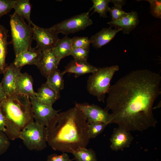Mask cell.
<instances>
[{
    "mask_svg": "<svg viewBox=\"0 0 161 161\" xmlns=\"http://www.w3.org/2000/svg\"><path fill=\"white\" fill-rule=\"evenodd\" d=\"M108 125L102 122H93L88 125V131L90 138L96 137L104 130Z\"/></svg>",
    "mask_w": 161,
    "mask_h": 161,
    "instance_id": "cell-27",
    "label": "cell"
},
{
    "mask_svg": "<svg viewBox=\"0 0 161 161\" xmlns=\"http://www.w3.org/2000/svg\"><path fill=\"white\" fill-rule=\"evenodd\" d=\"M150 4V12L152 15L157 18H161V0H147Z\"/></svg>",
    "mask_w": 161,
    "mask_h": 161,
    "instance_id": "cell-30",
    "label": "cell"
},
{
    "mask_svg": "<svg viewBox=\"0 0 161 161\" xmlns=\"http://www.w3.org/2000/svg\"><path fill=\"white\" fill-rule=\"evenodd\" d=\"M33 81L32 77L27 73H20L17 76L16 83V93L29 98L35 97L36 92L33 88Z\"/></svg>",
    "mask_w": 161,
    "mask_h": 161,
    "instance_id": "cell-16",
    "label": "cell"
},
{
    "mask_svg": "<svg viewBox=\"0 0 161 161\" xmlns=\"http://www.w3.org/2000/svg\"><path fill=\"white\" fill-rule=\"evenodd\" d=\"M60 97V93H57L51 89L46 83H43L37 92L35 97L40 103L52 106Z\"/></svg>",
    "mask_w": 161,
    "mask_h": 161,
    "instance_id": "cell-19",
    "label": "cell"
},
{
    "mask_svg": "<svg viewBox=\"0 0 161 161\" xmlns=\"http://www.w3.org/2000/svg\"><path fill=\"white\" fill-rule=\"evenodd\" d=\"M21 68L16 66L13 63L8 65L3 73V77L1 82L7 96L15 93L16 78L21 73Z\"/></svg>",
    "mask_w": 161,
    "mask_h": 161,
    "instance_id": "cell-12",
    "label": "cell"
},
{
    "mask_svg": "<svg viewBox=\"0 0 161 161\" xmlns=\"http://www.w3.org/2000/svg\"><path fill=\"white\" fill-rule=\"evenodd\" d=\"M121 30L111 27L103 28L99 32L92 35L90 39L91 44L95 48L99 49L106 45L111 41L117 33Z\"/></svg>",
    "mask_w": 161,
    "mask_h": 161,
    "instance_id": "cell-18",
    "label": "cell"
},
{
    "mask_svg": "<svg viewBox=\"0 0 161 161\" xmlns=\"http://www.w3.org/2000/svg\"><path fill=\"white\" fill-rule=\"evenodd\" d=\"M97 68L90 64L87 61H77L73 59L65 67L62 72L64 75L67 73H73L75 78H77L86 74L92 73Z\"/></svg>",
    "mask_w": 161,
    "mask_h": 161,
    "instance_id": "cell-17",
    "label": "cell"
},
{
    "mask_svg": "<svg viewBox=\"0 0 161 161\" xmlns=\"http://www.w3.org/2000/svg\"><path fill=\"white\" fill-rule=\"evenodd\" d=\"M75 105L81 110L88 124L100 122L108 125L112 123L113 117L108 110L94 104L76 103Z\"/></svg>",
    "mask_w": 161,
    "mask_h": 161,
    "instance_id": "cell-9",
    "label": "cell"
},
{
    "mask_svg": "<svg viewBox=\"0 0 161 161\" xmlns=\"http://www.w3.org/2000/svg\"><path fill=\"white\" fill-rule=\"evenodd\" d=\"M7 96L4 90L0 83V102L5 99Z\"/></svg>",
    "mask_w": 161,
    "mask_h": 161,
    "instance_id": "cell-35",
    "label": "cell"
},
{
    "mask_svg": "<svg viewBox=\"0 0 161 161\" xmlns=\"http://www.w3.org/2000/svg\"><path fill=\"white\" fill-rule=\"evenodd\" d=\"M119 69L117 65L97 68L88 79L87 89L88 92L96 97L99 101L104 102L106 95L111 86L110 82Z\"/></svg>",
    "mask_w": 161,
    "mask_h": 161,
    "instance_id": "cell-5",
    "label": "cell"
},
{
    "mask_svg": "<svg viewBox=\"0 0 161 161\" xmlns=\"http://www.w3.org/2000/svg\"><path fill=\"white\" fill-rule=\"evenodd\" d=\"M89 49L82 48H73L71 54L74 60L77 61H87Z\"/></svg>",
    "mask_w": 161,
    "mask_h": 161,
    "instance_id": "cell-28",
    "label": "cell"
},
{
    "mask_svg": "<svg viewBox=\"0 0 161 161\" xmlns=\"http://www.w3.org/2000/svg\"><path fill=\"white\" fill-rule=\"evenodd\" d=\"M0 108L6 120L4 133L10 140L19 138L21 131L34 121L30 98L15 93L0 102Z\"/></svg>",
    "mask_w": 161,
    "mask_h": 161,
    "instance_id": "cell-3",
    "label": "cell"
},
{
    "mask_svg": "<svg viewBox=\"0 0 161 161\" xmlns=\"http://www.w3.org/2000/svg\"><path fill=\"white\" fill-rule=\"evenodd\" d=\"M110 2L112 3L114 6L109 7V12L112 18V21L117 20L125 15L126 13L122 9V7L125 4L126 1L123 0H112Z\"/></svg>",
    "mask_w": 161,
    "mask_h": 161,
    "instance_id": "cell-25",
    "label": "cell"
},
{
    "mask_svg": "<svg viewBox=\"0 0 161 161\" xmlns=\"http://www.w3.org/2000/svg\"><path fill=\"white\" fill-rule=\"evenodd\" d=\"M72 48H82L89 49L91 43L87 37L75 36L71 38Z\"/></svg>",
    "mask_w": 161,
    "mask_h": 161,
    "instance_id": "cell-29",
    "label": "cell"
},
{
    "mask_svg": "<svg viewBox=\"0 0 161 161\" xmlns=\"http://www.w3.org/2000/svg\"><path fill=\"white\" fill-rule=\"evenodd\" d=\"M59 64L52 49L42 51L40 60L36 66L41 74L46 78L58 69Z\"/></svg>",
    "mask_w": 161,
    "mask_h": 161,
    "instance_id": "cell-13",
    "label": "cell"
},
{
    "mask_svg": "<svg viewBox=\"0 0 161 161\" xmlns=\"http://www.w3.org/2000/svg\"><path fill=\"white\" fill-rule=\"evenodd\" d=\"M72 154L76 161H97L95 153L91 148H80Z\"/></svg>",
    "mask_w": 161,
    "mask_h": 161,
    "instance_id": "cell-24",
    "label": "cell"
},
{
    "mask_svg": "<svg viewBox=\"0 0 161 161\" xmlns=\"http://www.w3.org/2000/svg\"><path fill=\"white\" fill-rule=\"evenodd\" d=\"M10 17L12 40L9 43L13 44L16 56L32 47V27L26 23L23 18L14 13Z\"/></svg>",
    "mask_w": 161,
    "mask_h": 161,
    "instance_id": "cell-4",
    "label": "cell"
},
{
    "mask_svg": "<svg viewBox=\"0 0 161 161\" xmlns=\"http://www.w3.org/2000/svg\"><path fill=\"white\" fill-rule=\"evenodd\" d=\"M42 52L36 47H31L16 56L13 63L18 67L21 68L27 65L36 66L40 60Z\"/></svg>",
    "mask_w": 161,
    "mask_h": 161,
    "instance_id": "cell-15",
    "label": "cell"
},
{
    "mask_svg": "<svg viewBox=\"0 0 161 161\" xmlns=\"http://www.w3.org/2000/svg\"><path fill=\"white\" fill-rule=\"evenodd\" d=\"M139 22L138 16L137 12L131 11L126 13L120 19L111 20L107 23L111 27H114L121 30L125 34H129L138 25Z\"/></svg>",
    "mask_w": 161,
    "mask_h": 161,
    "instance_id": "cell-14",
    "label": "cell"
},
{
    "mask_svg": "<svg viewBox=\"0 0 161 161\" xmlns=\"http://www.w3.org/2000/svg\"><path fill=\"white\" fill-rule=\"evenodd\" d=\"M133 139L129 131L119 127L114 128L110 139V148L115 151H123L129 147Z\"/></svg>",
    "mask_w": 161,
    "mask_h": 161,
    "instance_id": "cell-11",
    "label": "cell"
},
{
    "mask_svg": "<svg viewBox=\"0 0 161 161\" xmlns=\"http://www.w3.org/2000/svg\"><path fill=\"white\" fill-rule=\"evenodd\" d=\"M161 82L159 73L143 69L133 71L111 86L105 109L112 112V123L129 132L155 127L153 106L161 94Z\"/></svg>",
    "mask_w": 161,
    "mask_h": 161,
    "instance_id": "cell-1",
    "label": "cell"
},
{
    "mask_svg": "<svg viewBox=\"0 0 161 161\" xmlns=\"http://www.w3.org/2000/svg\"><path fill=\"white\" fill-rule=\"evenodd\" d=\"M89 11L82 13L66 19L50 27L58 33L67 35L83 30L93 24L90 18Z\"/></svg>",
    "mask_w": 161,
    "mask_h": 161,
    "instance_id": "cell-7",
    "label": "cell"
},
{
    "mask_svg": "<svg viewBox=\"0 0 161 161\" xmlns=\"http://www.w3.org/2000/svg\"><path fill=\"white\" fill-rule=\"evenodd\" d=\"M19 138L29 150H43L47 147L46 127L33 121L21 131Z\"/></svg>",
    "mask_w": 161,
    "mask_h": 161,
    "instance_id": "cell-6",
    "label": "cell"
},
{
    "mask_svg": "<svg viewBox=\"0 0 161 161\" xmlns=\"http://www.w3.org/2000/svg\"><path fill=\"white\" fill-rule=\"evenodd\" d=\"M64 74L58 69L52 72L47 78L46 82L52 90L57 93L63 89L64 86Z\"/></svg>",
    "mask_w": 161,
    "mask_h": 161,
    "instance_id": "cell-23",
    "label": "cell"
},
{
    "mask_svg": "<svg viewBox=\"0 0 161 161\" xmlns=\"http://www.w3.org/2000/svg\"><path fill=\"white\" fill-rule=\"evenodd\" d=\"M86 119L76 106L58 113L46 126L47 142L53 150L72 153L86 148L90 138Z\"/></svg>",
    "mask_w": 161,
    "mask_h": 161,
    "instance_id": "cell-2",
    "label": "cell"
},
{
    "mask_svg": "<svg viewBox=\"0 0 161 161\" xmlns=\"http://www.w3.org/2000/svg\"><path fill=\"white\" fill-rule=\"evenodd\" d=\"M31 25L32 39L37 43L36 47L42 51L52 49L60 39L58 33L51 27H41L33 23Z\"/></svg>",
    "mask_w": 161,
    "mask_h": 161,
    "instance_id": "cell-8",
    "label": "cell"
},
{
    "mask_svg": "<svg viewBox=\"0 0 161 161\" xmlns=\"http://www.w3.org/2000/svg\"><path fill=\"white\" fill-rule=\"evenodd\" d=\"M10 140L4 132L0 131V155L6 152L10 145Z\"/></svg>",
    "mask_w": 161,
    "mask_h": 161,
    "instance_id": "cell-32",
    "label": "cell"
},
{
    "mask_svg": "<svg viewBox=\"0 0 161 161\" xmlns=\"http://www.w3.org/2000/svg\"><path fill=\"white\" fill-rule=\"evenodd\" d=\"M6 130V120L0 108V131L4 132Z\"/></svg>",
    "mask_w": 161,
    "mask_h": 161,
    "instance_id": "cell-34",
    "label": "cell"
},
{
    "mask_svg": "<svg viewBox=\"0 0 161 161\" xmlns=\"http://www.w3.org/2000/svg\"><path fill=\"white\" fill-rule=\"evenodd\" d=\"M8 30L0 23V74H3L8 66L6 59L7 52Z\"/></svg>",
    "mask_w": 161,
    "mask_h": 161,
    "instance_id": "cell-20",
    "label": "cell"
},
{
    "mask_svg": "<svg viewBox=\"0 0 161 161\" xmlns=\"http://www.w3.org/2000/svg\"><path fill=\"white\" fill-rule=\"evenodd\" d=\"M72 49L71 38L66 35L60 39L52 50L60 63L62 59L70 55Z\"/></svg>",
    "mask_w": 161,
    "mask_h": 161,
    "instance_id": "cell-21",
    "label": "cell"
},
{
    "mask_svg": "<svg viewBox=\"0 0 161 161\" xmlns=\"http://www.w3.org/2000/svg\"><path fill=\"white\" fill-rule=\"evenodd\" d=\"M68 155L66 153L61 154H53L48 155L46 161H71Z\"/></svg>",
    "mask_w": 161,
    "mask_h": 161,
    "instance_id": "cell-33",
    "label": "cell"
},
{
    "mask_svg": "<svg viewBox=\"0 0 161 161\" xmlns=\"http://www.w3.org/2000/svg\"><path fill=\"white\" fill-rule=\"evenodd\" d=\"M92 7L90 9V11L94 9L93 12H96L99 14L100 17L104 18L107 17V13L109 11V4L110 0H92Z\"/></svg>",
    "mask_w": 161,
    "mask_h": 161,
    "instance_id": "cell-26",
    "label": "cell"
},
{
    "mask_svg": "<svg viewBox=\"0 0 161 161\" xmlns=\"http://www.w3.org/2000/svg\"><path fill=\"white\" fill-rule=\"evenodd\" d=\"M13 8L14 13L25 19L28 24L31 25L33 23L30 19L32 5L29 0H16Z\"/></svg>",
    "mask_w": 161,
    "mask_h": 161,
    "instance_id": "cell-22",
    "label": "cell"
},
{
    "mask_svg": "<svg viewBox=\"0 0 161 161\" xmlns=\"http://www.w3.org/2000/svg\"><path fill=\"white\" fill-rule=\"evenodd\" d=\"M15 0H0V18L13 9Z\"/></svg>",
    "mask_w": 161,
    "mask_h": 161,
    "instance_id": "cell-31",
    "label": "cell"
},
{
    "mask_svg": "<svg viewBox=\"0 0 161 161\" xmlns=\"http://www.w3.org/2000/svg\"><path fill=\"white\" fill-rule=\"evenodd\" d=\"M35 121L46 126L60 111L39 102L35 97L30 98Z\"/></svg>",
    "mask_w": 161,
    "mask_h": 161,
    "instance_id": "cell-10",
    "label": "cell"
}]
</instances>
